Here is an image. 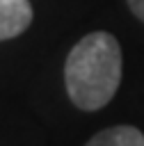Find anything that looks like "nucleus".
Segmentation results:
<instances>
[{
    "label": "nucleus",
    "instance_id": "1",
    "mask_svg": "<svg viewBox=\"0 0 144 146\" xmlns=\"http://www.w3.org/2000/svg\"><path fill=\"white\" fill-rule=\"evenodd\" d=\"M121 46L110 32L85 34L66 55L64 84L78 110L105 107L121 82Z\"/></svg>",
    "mask_w": 144,
    "mask_h": 146
},
{
    "label": "nucleus",
    "instance_id": "2",
    "mask_svg": "<svg viewBox=\"0 0 144 146\" xmlns=\"http://www.w3.org/2000/svg\"><path fill=\"white\" fill-rule=\"evenodd\" d=\"M32 23V7L27 0H0V41L18 36Z\"/></svg>",
    "mask_w": 144,
    "mask_h": 146
},
{
    "label": "nucleus",
    "instance_id": "3",
    "mask_svg": "<svg viewBox=\"0 0 144 146\" xmlns=\"http://www.w3.org/2000/svg\"><path fill=\"white\" fill-rule=\"evenodd\" d=\"M85 146H144V135L135 125H112L96 132Z\"/></svg>",
    "mask_w": 144,
    "mask_h": 146
},
{
    "label": "nucleus",
    "instance_id": "4",
    "mask_svg": "<svg viewBox=\"0 0 144 146\" xmlns=\"http://www.w3.org/2000/svg\"><path fill=\"white\" fill-rule=\"evenodd\" d=\"M128 2V7H130V11L144 23V0H126Z\"/></svg>",
    "mask_w": 144,
    "mask_h": 146
}]
</instances>
